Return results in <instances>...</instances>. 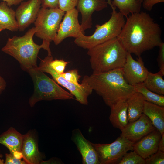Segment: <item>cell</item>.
<instances>
[{
	"label": "cell",
	"mask_w": 164,
	"mask_h": 164,
	"mask_svg": "<svg viewBox=\"0 0 164 164\" xmlns=\"http://www.w3.org/2000/svg\"><path fill=\"white\" fill-rule=\"evenodd\" d=\"M78 0H59V8L66 12L75 8Z\"/></svg>",
	"instance_id": "obj_30"
},
{
	"label": "cell",
	"mask_w": 164,
	"mask_h": 164,
	"mask_svg": "<svg viewBox=\"0 0 164 164\" xmlns=\"http://www.w3.org/2000/svg\"><path fill=\"white\" fill-rule=\"evenodd\" d=\"M159 50L157 59L158 65L159 67V71L164 75V43L162 42L159 46Z\"/></svg>",
	"instance_id": "obj_31"
},
{
	"label": "cell",
	"mask_w": 164,
	"mask_h": 164,
	"mask_svg": "<svg viewBox=\"0 0 164 164\" xmlns=\"http://www.w3.org/2000/svg\"><path fill=\"white\" fill-rule=\"evenodd\" d=\"M143 113L148 117L162 135L164 133V107L145 101Z\"/></svg>",
	"instance_id": "obj_19"
},
{
	"label": "cell",
	"mask_w": 164,
	"mask_h": 164,
	"mask_svg": "<svg viewBox=\"0 0 164 164\" xmlns=\"http://www.w3.org/2000/svg\"><path fill=\"white\" fill-rule=\"evenodd\" d=\"M83 80L110 108L118 102L126 101L136 92L134 86L129 84L125 78L122 68L93 73L90 76H85Z\"/></svg>",
	"instance_id": "obj_2"
},
{
	"label": "cell",
	"mask_w": 164,
	"mask_h": 164,
	"mask_svg": "<svg viewBox=\"0 0 164 164\" xmlns=\"http://www.w3.org/2000/svg\"><path fill=\"white\" fill-rule=\"evenodd\" d=\"M110 108L109 119L111 123L114 127L122 130L128 123L126 101L118 102Z\"/></svg>",
	"instance_id": "obj_20"
},
{
	"label": "cell",
	"mask_w": 164,
	"mask_h": 164,
	"mask_svg": "<svg viewBox=\"0 0 164 164\" xmlns=\"http://www.w3.org/2000/svg\"><path fill=\"white\" fill-rule=\"evenodd\" d=\"M52 56H48L41 60L39 69L44 73L50 74L53 79L58 84L68 90L75 98V99L82 104L87 105L88 97L93 90L83 80L80 85H77L65 79L60 74L56 72L50 65L49 62Z\"/></svg>",
	"instance_id": "obj_8"
},
{
	"label": "cell",
	"mask_w": 164,
	"mask_h": 164,
	"mask_svg": "<svg viewBox=\"0 0 164 164\" xmlns=\"http://www.w3.org/2000/svg\"><path fill=\"white\" fill-rule=\"evenodd\" d=\"M106 0L108 4L111 7V9H112L114 7H113L112 5V4H111L112 0Z\"/></svg>",
	"instance_id": "obj_38"
},
{
	"label": "cell",
	"mask_w": 164,
	"mask_h": 164,
	"mask_svg": "<svg viewBox=\"0 0 164 164\" xmlns=\"http://www.w3.org/2000/svg\"><path fill=\"white\" fill-rule=\"evenodd\" d=\"M164 2V0H144L142 5L145 9L150 11L155 5Z\"/></svg>",
	"instance_id": "obj_33"
},
{
	"label": "cell",
	"mask_w": 164,
	"mask_h": 164,
	"mask_svg": "<svg viewBox=\"0 0 164 164\" xmlns=\"http://www.w3.org/2000/svg\"><path fill=\"white\" fill-rule=\"evenodd\" d=\"M5 164H26L27 163L24 160L22 161L21 158H17L12 154L6 153L5 154Z\"/></svg>",
	"instance_id": "obj_32"
},
{
	"label": "cell",
	"mask_w": 164,
	"mask_h": 164,
	"mask_svg": "<svg viewBox=\"0 0 164 164\" xmlns=\"http://www.w3.org/2000/svg\"><path fill=\"white\" fill-rule=\"evenodd\" d=\"M70 63L63 59L58 60L56 59L53 60L52 57L49 62L50 66L56 72L60 74L64 73V70L67 65Z\"/></svg>",
	"instance_id": "obj_27"
},
{
	"label": "cell",
	"mask_w": 164,
	"mask_h": 164,
	"mask_svg": "<svg viewBox=\"0 0 164 164\" xmlns=\"http://www.w3.org/2000/svg\"><path fill=\"white\" fill-rule=\"evenodd\" d=\"M4 30L3 28L0 26V32Z\"/></svg>",
	"instance_id": "obj_40"
},
{
	"label": "cell",
	"mask_w": 164,
	"mask_h": 164,
	"mask_svg": "<svg viewBox=\"0 0 164 164\" xmlns=\"http://www.w3.org/2000/svg\"><path fill=\"white\" fill-rule=\"evenodd\" d=\"M126 18L117 38L128 52L139 57L162 42L160 26L148 13L140 11Z\"/></svg>",
	"instance_id": "obj_1"
},
{
	"label": "cell",
	"mask_w": 164,
	"mask_h": 164,
	"mask_svg": "<svg viewBox=\"0 0 164 164\" xmlns=\"http://www.w3.org/2000/svg\"><path fill=\"white\" fill-rule=\"evenodd\" d=\"M60 74L68 81L76 85H80V84H79L78 81L81 76L79 74L77 69H74L69 70Z\"/></svg>",
	"instance_id": "obj_28"
},
{
	"label": "cell",
	"mask_w": 164,
	"mask_h": 164,
	"mask_svg": "<svg viewBox=\"0 0 164 164\" xmlns=\"http://www.w3.org/2000/svg\"><path fill=\"white\" fill-rule=\"evenodd\" d=\"M5 2L7 5L11 7L13 5H16L21 3L24 0H1Z\"/></svg>",
	"instance_id": "obj_35"
},
{
	"label": "cell",
	"mask_w": 164,
	"mask_h": 164,
	"mask_svg": "<svg viewBox=\"0 0 164 164\" xmlns=\"http://www.w3.org/2000/svg\"><path fill=\"white\" fill-rule=\"evenodd\" d=\"M118 164H146V162L145 159L133 151L125 154Z\"/></svg>",
	"instance_id": "obj_26"
},
{
	"label": "cell",
	"mask_w": 164,
	"mask_h": 164,
	"mask_svg": "<svg viewBox=\"0 0 164 164\" xmlns=\"http://www.w3.org/2000/svg\"><path fill=\"white\" fill-rule=\"evenodd\" d=\"M2 155L1 153L0 152V164H3L4 163V160L2 159Z\"/></svg>",
	"instance_id": "obj_39"
},
{
	"label": "cell",
	"mask_w": 164,
	"mask_h": 164,
	"mask_svg": "<svg viewBox=\"0 0 164 164\" xmlns=\"http://www.w3.org/2000/svg\"><path fill=\"white\" fill-rule=\"evenodd\" d=\"M59 0H41V7L44 8H59Z\"/></svg>",
	"instance_id": "obj_34"
},
{
	"label": "cell",
	"mask_w": 164,
	"mask_h": 164,
	"mask_svg": "<svg viewBox=\"0 0 164 164\" xmlns=\"http://www.w3.org/2000/svg\"><path fill=\"white\" fill-rule=\"evenodd\" d=\"M0 26L4 30L12 31L18 30L15 11L4 1L0 3Z\"/></svg>",
	"instance_id": "obj_22"
},
{
	"label": "cell",
	"mask_w": 164,
	"mask_h": 164,
	"mask_svg": "<svg viewBox=\"0 0 164 164\" xmlns=\"http://www.w3.org/2000/svg\"><path fill=\"white\" fill-rule=\"evenodd\" d=\"M27 72L32 78L34 85L33 93L29 101L31 107L42 100L73 99L74 96L72 94L63 89L38 67Z\"/></svg>",
	"instance_id": "obj_5"
},
{
	"label": "cell",
	"mask_w": 164,
	"mask_h": 164,
	"mask_svg": "<svg viewBox=\"0 0 164 164\" xmlns=\"http://www.w3.org/2000/svg\"><path fill=\"white\" fill-rule=\"evenodd\" d=\"M21 153L23 160L28 164H41L45 158L44 155L39 150L37 137L34 130L23 135Z\"/></svg>",
	"instance_id": "obj_14"
},
{
	"label": "cell",
	"mask_w": 164,
	"mask_h": 164,
	"mask_svg": "<svg viewBox=\"0 0 164 164\" xmlns=\"http://www.w3.org/2000/svg\"><path fill=\"white\" fill-rule=\"evenodd\" d=\"M41 0H29L22 2L15 12L18 30L24 31L35 22L41 7Z\"/></svg>",
	"instance_id": "obj_13"
},
{
	"label": "cell",
	"mask_w": 164,
	"mask_h": 164,
	"mask_svg": "<svg viewBox=\"0 0 164 164\" xmlns=\"http://www.w3.org/2000/svg\"><path fill=\"white\" fill-rule=\"evenodd\" d=\"M134 143L120 136L108 144L93 143L97 154L100 164H118L129 150H133Z\"/></svg>",
	"instance_id": "obj_9"
},
{
	"label": "cell",
	"mask_w": 164,
	"mask_h": 164,
	"mask_svg": "<svg viewBox=\"0 0 164 164\" xmlns=\"http://www.w3.org/2000/svg\"><path fill=\"white\" fill-rule=\"evenodd\" d=\"M65 14L59 8H41L34 22L35 35L43 41H53Z\"/></svg>",
	"instance_id": "obj_7"
},
{
	"label": "cell",
	"mask_w": 164,
	"mask_h": 164,
	"mask_svg": "<svg viewBox=\"0 0 164 164\" xmlns=\"http://www.w3.org/2000/svg\"><path fill=\"white\" fill-rule=\"evenodd\" d=\"M122 70L126 81L133 86L143 83L149 72L145 66L141 56L135 60L132 57L131 54L128 52Z\"/></svg>",
	"instance_id": "obj_11"
},
{
	"label": "cell",
	"mask_w": 164,
	"mask_h": 164,
	"mask_svg": "<svg viewBox=\"0 0 164 164\" xmlns=\"http://www.w3.org/2000/svg\"><path fill=\"white\" fill-rule=\"evenodd\" d=\"M6 87V82L4 78L0 76V94Z\"/></svg>",
	"instance_id": "obj_37"
},
{
	"label": "cell",
	"mask_w": 164,
	"mask_h": 164,
	"mask_svg": "<svg viewBox=\"0 0 164 164\" xmlns=\"http://www.w3.org/2000/svg\"><path fill=\"white\" fill-rule=\"evenodd\" d=\"M158 150L164 152V133L162 135L159 142Z\"/></svg>",
	"instance_id": "obj_36"
},
{
	"label": "cell",
	"mask_w": 164,
	"mask_h": 164,
	"mask_svg": "<svg viewBox=\"0 0 164 164\" xmlns=\"http://www.w3.org/2000/svg\"><path fill=\"white\" fill-rule=\"evenodd\" d=\"M106 0H78L76 9L81 15L80 26L83 32L91 28L92 15L95 11H100L107 7Z\"/></svg>",
	"instance_id": "obj_16"
},
{
	"label": "cell",
	"mask_w": 164,
	"mask_h": 164,
	"mask_svg": "<svg viewBox=\"0 0 164 164\" xmlns=\"http://www.w3.org/2000/svg\"><path fill=\"white\" fill-rule=\"evenodd\" d=\"M145 160L146 164H164V152L158 150Z\"/></svg>",
	"instance_id": "obj_29"
},
{
	"label": "cell",
	"mask_w": 164,
	"mask_h": 164,
	"mask_svg": "<svg viewBox=\"0 0 164 164\" xmlns=\"http://www.w3.org/2000/svg\"><path fill=\"white\" fill-rule=\"evenodd\" d=\"M163 75L159 71L156 73L149 72L143 83L148 89L157 94L164 95Z\"/></svg>",
	"instance_id": "obj_24"
},
{
	"label": "cell",
	"mask_w": 164,
	"mask_h": 164,
	"mask_svg": "<svg viewBox=\"0 0 164 164\" xmlns=\"http://www.w3.org/2000/svg\"><path fill=\"white\" fill-rule=\"evenodd\" d=\"M88 50L87 54L93 73H100L122 68L128 52L114 38Z\"/></svg>",
	"instance_id": "obj_4"
},
{
	"label": "cell",
	"mask_w": 164,
	"mask_h": 164,
	"mask_svg": "<svg viewBox=\"0 0 164 164\" xmlns=\"http://www.w3.org/2000/svg\"><path fill=\"white\" fill-rule=\"evenodd\" d=\"M35 28L29 29L22 36H15L8 39L2 51L15 59L20 63L23 70L27 71L36 68L37 59L39 50L43 48L48 52V56H52L50 49V43L43 41L39 45L33 41V38L36 32Z\"/></svg>",
	"instance_id": "obj_3"
},
{
	"label": "cell",
	"mask_w": 164,
	"mask_h": 164,
	"mask_svg": "<svg viewBox=\"0 0 164 164\" xmlns=\"http://www.w3.org/2000/svg\"><path fill=\"white\" fill-rule=\"evenodd\" d=\"M116 8L112 9L111 16L109 20L104 24L95 26L96 29L90 36L84 34L75 38L74 42L78 46L88 49L111 39L117 38L124 25V16L119 12H117Z\"/></svg>",
	"instance_id": "obj_6"
},
{
	"label": "cell",
	"mask_w": 164,
	"mask_h": 164,
	"mask_svg": "<svg viewBox=\"0 0 164 164\" xmlns=\"http://www.w3.org/2000/svg\"><path fill=\"white\" fill-rule=\"evenodd\" d=\"M144 0H113L111 4L119 9V12L124 17L141 11Z\"/></svg>",
	"instance_id": "obj_23"
},
{
	"label": "cell",
	"mask_w": 164,
	"mask_h": 164,
	"mask_svg": "<svg viewBox=\"0 0 164 164\" xmlns=\"http://www.w3.org/2000/svg\"><path fill=\"white\" fill-rule=\"evenodd\" d=\"M23 135L12 127L2 133L0 135V144L5 146L10 153L15 157L22 158L21 149Z\"/></svg>",
	"instance_id": "obj_18"
},
{
	"label": "cell",
	"mask_w": 164,
	"mask_h": 164,
	"mask_svg": "<svg viewBox=\"0 0 164 164\" xmlns=\"http://www.w3.org/2000/svg\"><path fill=\"white\" fill-rule=\"evenodd\" d=\"M72 141L82 157L83 164H100L97 152L92 143L86 139L79 128L72 132Z\"/></svg>",
	"instance_id": "obj_15"
},
{
	"label": "cell",
	"mask_w": 164,
	"mask_h": 164,
	"mask_svg": "<svg viewBox=\"0 0 164 164\" xmlns=\"http://www.w3.org/2000/svg\"><path fill=\"white\" fill-rule=\"evenodd\" d=\"M162 134L157 129L134 143L133 150L144 159L158 150V145Z\"/></svg>",
	"instance_id": "obj_17"
},
{
	"label": "cell",
	"mask_w": 164,
	"mask_h": 164,
	"mask_svg": "<svg viewBox=\"0 0 164 164\" xmlns=\"http://www.w3.org/2000/svg\"><path fill=\"white\" fill-rule=\"evenodd\" d=\"M78 13L76 8L66 12L53 40L56 45H58L67 38L75 39L84 34L79 22Z\"/></svg>",
	"instance_id": "obj_10"
},
{
	"label": "cell",
	"mask_w": 164,
	"mask_h": 164,
	"mask_svg": "<svg viewBox=\"0 0 164 164\" xmlns=\"http://www.w3.org/2000/svg\"><path fill=\"white\" fill-rule=\"evenodd\" d=\"M136 92L141 94L145 101L164 107V96L153 92L148 89L143 83L134 86Z\"/></svg>",
	"instance_id": "obj_25"
},
{
	"label": "cell",
	"mask_w": 164,
	"mask_h": 164,
	"mask_svg": "<svg viewBox=\"0 0 164 164\" xmlns=\"http://www.w3.org/2000/svg\"><path fill=\"white\" fill-rule=\"evenodd\" d=\"M145 100L140 93L135 92L126 101L128 123L138 119L143 114Z\"/></svg>",
	"instance_id": "obj_21"
},
{
	"label": "cell",
	"mask_w": 164,
	"mask_h": 164,
	"mask_svg": "<svg viewBox=\"0 0 164 164\" xmlns=\"http://www.w3.org/2000/svg\"><path fill=\"white\" fill-rule=\"evenodd\" d=\"M156 129L149 119L143 113L136 120L128 123L121 130L120 136L135 143Z\"/></svg>",
	"instance_id": "obj_12"
}]
</instances>
